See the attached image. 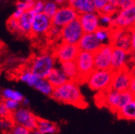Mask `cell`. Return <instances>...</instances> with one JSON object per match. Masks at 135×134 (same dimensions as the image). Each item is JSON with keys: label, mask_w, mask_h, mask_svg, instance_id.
<instances>
[{"label": "cell", "mask_w": 135, "mask_h": 134, "mask_svg": "<svg viewBox=\"0 0 135 134\" xmlns=\"http://www.w3.org/2000/svg\"><path fill=\"white\" fill-rule=\"evenodd\" d=\"M51 97L58 102L71 105L78 108H86L87 103L81 92L79 83L69 80L64 84L54 88Z\"/></svg>", "instance_id": "cell-1"}, {"label": "cell", "mask_w": 135, "mask_h": 134, "mask_svg": "<svg viewBox=\"0 0 135 134\" xmlns=\"http://www.w3.org/2000/svg\"><path fill=\"white\" fill-rule=\"evenodd\" d=\"M133 99L129 90L118 91L110 87L103 91H98L96 96V103L99 107H107L112 113H116L123 106Z\"/></svg>", "instance_id": "cell-2"}, {"label": "cell", "mask_w": 135, "mask_h": 134, "mask_svg": "<svg viewBox=\"0 0 135 134\" xmlns=\"http://www.w3.org/2000/svg\"><path fill=\"white\" fill-rule=\"evenodd\" d=\"M56 62L57 60L54 53H41L32 58L29 68L39 78H46L51 70L56 67Z\"/></svg>", "instance_id": "cell-3"}, {"label": "cell", "mask_w": 135, "mask_h": 134, "mask_svg": "<svg viewBox=\"0 0 135 134\" xmlns=\"http://www.w3.org/2000/svg\"><path fill=\"white\" fill-rule=\"evenodd\" d=\"M114 72L111 69H95L87 77L86 83L94 91H103L110 87Z\"/></svg>", "instance_id": "cell-4"}, {"label": "cell", "mask_w": 135, "mask_h": 134, "mask_svg": "<svg viewBox=\"0 0 135 134\" xmlns=\"http://www.w3.org/2000/svg\"><path fill=\"white\" fill-rule=\"evenodd\" d=\"M78 71V83H86L87 77L95 70L93 53L80 50L75 58Z\"/></svg>", "instance_id": "cell-5"}, {"label": "cell", "mask_w": 135, "mask_h": 134, "mask_svg": "<svg viewBox=\"0 0 135 134\" xmlns=\"http://www.w3.org/2000/svg\"><path fill=\"white\" fill-rule=\"evenodd\" d=\"M12 122L14 124H19L26 127L31 132H33L36 129L38 118L34 113L26 107L20 106L17 110L13 111L11 113V117Z\"/></svg>", "instance_id": "cell-6"}, {"label": "cell", "mask_w": 135, "mask_h": 134, "mask_svg": "<svg viewBox=\"0 0 135 134\" xmlns=\"http://www.w3.org/2000/svg\"><path fill=\"white\" fill-rule=\"evenodd\" d=\"M135 26V3L127 7L124 8H121L117 12V15L113 16L111 26H119L124 29H129ZM109 27V28H110Z\"/></svg>", "instance_id": "cell-7"}, {"label": "cell", "mask_w": 135, "mask_h": 134, "mask_svg": "<svg viewBox=\"0 0 135 134\" xmlns=\"http://www.w3.org/2000/svg\"><path fill=\"white\" fill-rule=\"evenodd\" d=\"M84 32L78 19H76L61 28V35L59 39L63 42L78 44Z\"/></svg>", "instance_id": "cell-8"}, {"label": "cell", "mask_w": 135, "mask_h": 134, "mask_svg": "<svg viewBox=\"0 0 135 134\" xmlns=\"http://www.w3.org/2000/svg\"><path fill=\"white\" fill-rule=\"evenodd\" d=\"M113 48L110 43L102 44L93 53L95 69H110Z\"/></svg>", "instance_id": "cell-9"}, {"label": "cell", "mask_w": 135, "mask_h": 134, "mask_svg": "<svg viewBox=\"0 0 135 134\" xmlns=\"http://www.w3.org/2000/svg\"><path fill=\"white\" fill-rule=\"evenodd\" d=\"M78 12L71 6L66 3L59 7L55 14L51 18L52 25L58 26L62 28L65 25L78 19Z\"/></svg>", "instance_id": "cell-10"}, {"label": "cell", "mask_w": 135, "mask_h": 134, "mask_svg": "<svg viewBox=\"0 0 135 134\" xmlns=\"http://www.w3.org/2000/svg\"><path fill=\"white\" fill-rule=\"evenodd\" d=\"M79 51L80 49L78 44L61 41L54 51V55H55L57 62L63 63L75 60Z\"/></svg>", "instance_id": "cell-11"}, {"label": "cell", "mask_w": 135, "mask_h": 134, "mask_svg": "<svg viewBox=\"0 0 135 134\" xmlns=\"http://www.w3.org/2000/svg\"><path fill=\"white\" fill-rule=\"evenodd\" d=\"M131 77L132 76L129 72V68L126 65L121 69L114 72L110 88L118 91L129 90Z\"/></svg>", "instance_id": "cell-12"}, {"label": "cell", "mask_w": 135, "mask_h": 134, "mask_svg": "<svg viewBox=\"0 0 135 134\" xmlns=\"http://www.w3.org/2000/svg\"><path fill=\"white\" fill-rule=\"evenodd\" d=\"M51 26L52 21L50 17L46 16L44 12L36 13L33 17L31 35L36 37L46 36Z\"/></svg>", "instance_id": "cell-13"}, {"label": "cell", "mask_w": 135, "mask_h": 134, "mask_svg": "<svg viewBox=\"0 0 135 134\" xmlns=\"http://www.w3.org/2000/svg\"><path fill=\"white\" fill-rule=\"evenodd\" d=\"M78 19L84 33H94L100 26L97 12L81 13Z\"/></svg>", "instance_id": "cell-14"}, {"label": "cell", "mask_w": 135, "mask_h": 134, "mask_svg": "<svg viewBox=\"0 0 135 134\" xmlns=\"http://www.w3.org/2000/svg\"><path fill=\"white\" fill-rule=\"evenodd\" d=\"M101 44L94 33H84L78 43L80 50L91 53L95 52Z\"/></svg>", "instance_id": "cell-15"}, {"label": "cell", "mask_w": 135, "mask_h": 134, "mask_svg": "<svg viewBox=\"0 0 135 134\" xmlns=\"http://www.w3.org/2000/svg\"><path fill=\"white\" fill-rule=\"evenodd\" d=\"M129 54V53H127L123 49L114 46L112 51V56H111L110 69L113 72H115L125 67L127 65Z\"/></svg>", "instance_id": "cell-16"}, {"label": "cell", "mask_w": 135, "mask_h": 134, "mask_svg": "<svg viewBox=\"0 0 135 134\" xmlns=\"http://www.w3.org/2000/svg\"><path fill=\"white\" fill-rule=\"evenodd\" d=\"M67 4L75 9L78 14L97 12L93 0H67Z\"/></svg>", "instance_id": "cell-17"}, {"label": "cell", "mask_w": 135, "mask_h": 134, "mask_svg": "<svg viewBox=\"0 0 135 134\" xmlns=\"http://www.w3.org/2000/svg\"><path fill=\"white\" fill-rule=\"evenodd\" d=\"M34 16H35V13L31 9L23 12L22 15L17 19L20 29H21V35H24V36L31 35V25H32Z\"/></svg>", "instance_id": "cell-18"}, {"label": "cell", "mask_w": 135, "mask_h": 134, "mask_svg": "<svg viewBox=\"0 0 135 134\" xmlns=\"http://www.w3.org/2000/svg\"><path fill=\"white\" fill-rule=\"evenodd\" d=\"M113 46L123 49L127 53H132V44H131V32L129 29H124L119 37L112 43Z\"/></svg>", "instance_id": "cell-19"}, {"label": "cell", "mask_w": 135, "mask_h": 134, "mask_svg": "<svg viewBox=\"0 0 135 134\" xmlns=\"http://www.w3.org/2000/svg\"><path fill=\"white\" fill-rule=\"evenodd\" d=\"M58 132L59 128L55 123L44 118H38L36 129L31 132L36 134H55Z\"/></svg>", "instance_id": "cell-20"}, {"label": "cell", "mask_w": 135, "mask_h": 134, "mask_svg": "<svg viewBox=\"0 0 135 134\" xmlns=\"http://www.w3.org/2000/svg\"><path fill=\"white\" fill-rule=\"evenodd\" d=\"M59 68L63 71L65 76L70 81H76L78 80V71L75 60L72 61H66L59 63Z\"/></svg>", "instance_id": "cell-21"}, {"label": "cell", "mask_w": 135, "mask_h": 134, "mask_svg": "<svg viewBox=\"0 0 135 134\" xmlns=\"http://www.w3.org/2000/svg\"><path fill=\"white\" fill-rule=\"evenodd\" d=\"M46 78L53 86L54 88L58 87V86L64 84L65 82L69 81V79L65 76L63 71L60 69V68H56V67H55L51 70L50 74Z\"/></svg>", "instance_id": "cell-22"}, {"label": "cell", "mask_w": 135, "mask_h": 134, "mask_svg": "<svg viewBox=\"0 0 135 134\" xmlns=\"http://www.w3.org/2000/svg\"><path fill=\"white\" fill-rule=\"evenodd\" d=\"M116 115L119 119L135 120V100L133 99L127 103L116 113Z\"/></svg>", "instance_id": "cell-23"}, {"label": "cell", "mask_w": 135, "mask_h": 134, "mask_svg": "<svg viewBox=\"0 0 135 134\" xmlns=\"http://www.w3.org/2000/svg\"><path fill=\"white\" fill-rule=\"evenodd\" d=\"M34 88L38 91L40 93L46 96H51L54 91L53 86L47 80V78H39L36 83L34 86Z\"/></svg>", "instance_id": "cell-24"}, {"label": "cell", "mask_w": 135, "mask_h": 134, "mask_svg": "<svg viewBox=\"0 0 135 134\" xmlns=\"http://www.w3.org/2000/svg\"><path fill=\"white\" fill-rule=\"evenodd\" d=\"M39 77L29 68L24 69L19 74V81L31 86V87H34Z\"/></svg>", "instance_id": "cell-25"}, {"label": "cell", "mask_w": 135, "mask_h": 134, "mask_svg": "<svg viewBox=\"0 0 135 134\" xmlns=\"http://www.w3.org/2000/svg\"><path fill=\"white\" fill-rule=\"evenodd\" d=\"M2 96L4 100H7V99L13 100L20 103H22V100L24 98L23 94L21 91H17L15 89H11V88L4 89L2 92Z\"/></svg>", "instance_id": "cell-26"}, {"label": "cell", "mask_w": 135, "mask_h": 134, "mask_svg": "<svg viewBox=\"0 0 135 134\" xmlns=\"http://www.w3.org/2000/svg\"><path fill=\"white\" fill-rule=\"evenodd\" d=\"M94 34L101 44L110 43V28L105 27V26H100L94 32Z\"/></svg>", "instance_id": "cell-27"}, {"label": "cell", "mask_w": 135, "mask_h": 134, "mask_svg": "<svg viewBox=\"0 0 135 134\" xmlns=\"http://www.w3.org/2000/svg\"><path fill=\"white\" fill-rule=\"evenodd\" d=\"M59 7V6L58 4L54 3L53 1H50V0H45L43 12L46 16H48L49 17L52 18L53 16L55 15V12H57Z\"/></svg>", "instance_id": "cell-28"}, {"label": "cell", "mask_w": 135, "mask_h": 134, "mask_svg": "<svg viewBox=\"0 0 135 134\" xmlns=\"http://www.w3.org/2000/svg\"><path fill=\"white\" fill-rule=\"evenodd\" d=\"M119 11V8L116 5H114L110 3H106L100 12L99 13H103V14L110 15V16H114L117 14V12Z\"/></svg>", "instance_id": "cell-29"}, {"label": "cell", "mask_w": 135, "mask_h": 134, "mask_svg": "<svg viewBox=\"0 0 135 134\" xmlns=\"http://www.w3.org/2000/svg\"><path fill=\"white\" fill-rule=\"evenodd\" d=\"M60 35H61V27L58 26L52 25L50 28L47 32L46 36H48L52 41H56V39H60Z\"/></svg>", "instance_id": "cell-30"}, {"label": "cell", "mask_w": 135, "mask_h": 134, "mask_svg": "<svg viewBox=\"0 0 135 134\" xmlns=\"http://www.w3.org/2000/svg\"><path fill=\"white\" fill-rule=\"evenodd\" d=\"M7 26H8V29L11 32L15 33V34H20V35H21V29H20L17 19L13 18V17H11L8 20V22H7Z\"/></svg>", "instance_id": "cell-31"}, {"label": "cell", "mask_w": 135, "mask_h": 134, "mask_svg": "<svg viewBox=\"0 0 135 134\" xmlns=\"http://www.w3.org/2000/svg\"><path fill=\"white\" fill-rule=\"evenodd\" d=\"M14 123L11 118H0V131L1 132H10Z\"/></svg>", "instance_id": "cell-32"}, {"label": "cell", "mask_w": 135, "mask_h": 134, "mask_svg": "<svg viewBox=\"0 0 135 134\" xmlns=\"http://www.w3.org/2000/svg\"><path fill=\"white\" fill-rule=\"evenodd\" d=\"M112 18H113V16L103 14V13H99V21H100V26H105V27L109 28L111 24Z\"/></svg>", "instance_id": "cell-33"}, {"label": "cell", "mask_w": 135, "mask_h": 134, "mask_svg": "<svg viewBox=\"0 0 135 134\" xmlns=\"http://www.w3.org/2000/svg\"><path fill=\"white\" fill-rule=\"evenodd\" d=\"M10 132L12 134H30L31 132L26 127L19 124H13Z\"/></svg>", "instance_id": "cell-34"}, {"label": "cell", "mask_w": 135, "mask_h": 134, "mask_svg": "<svg viewBox=\"0 0 135 134\" xmlns=\"http://www.w3.org/2000/svg\"><path fill=\"white\" fill-rule=\"evenodd\" d=\"M4 104L6 105V107L8 108V110L12 113L13 111H15L16 110H17L20 106H21V103L16 101V100H9V99H7L4 100Z\"/></svg>", "instance_id": "cell-35"}, {"label": "cell", "mask_w": 135, "mask_h": 134, "mask_svg": "<svg viewBox=\"0 0 135 134\" xmlns=\"http://www.w3.org/2000/svg\"><path fill=\"white\" fill-rule=\"evenodd\" d=\"M45 2V0H35V1H34L31 10L34 12L35 14H36V13L43 12Z\"/></svg>", "instance_id": "cell-36"}, {"label": "cell", "mask_w": 135, "mask_h": 134, "mask_svg": "<svg viewBox=\"0 0 135 134\" xmlns=\"http://www.w3.org/2000/svg\"><path fill=\"white\" fill-rule=\"evenodd\" d=\"M33 3L34 2H27L26 0H20L16 4V8H19L23 12L31 10L33 6Z\"/></svg>", "instance_id": "cell-37"}, {"label": "cell", "mask_w": 135, "mask_h": 134, "mask_svg": "<svg viewBox=\"0 0 135 134\" xmlns=\"http://www.w3.org/2000/svg\"><path fill=\"white\" fill-rule=\"evenodd\" d=\"M11 112L6 107L3 101H0V118H10Z\"/></svg>", "instance_id": "cell-38"}, {"label": "cell", "mask_w": 135, "mask_h": 134, "mask_svg": "<svg viewBox=\"0 0 135 134\" xmlns=\"http://www.w3.org/2000/svg\"><path fill=\"white\" fill-rule=\"evenodd\" d=\"M93 2H94V5H95L96 10L98 12L106 3L110 2V0H93Z\"/></svg>", "instance_id": "cell-39"}, {"label": "cell", "mask_w": 135, "mask_h": 134, "mask_svg": "<svg viewBox=\"0 0 135 134\" xmlns=\"http://www.w3.org/2000/svg\"><path fill=\"white\" fill-rule=\"evenodd\" d=\"M135 65V51H133L129 54V58L127 61V66L130 68L132 66Z\"/></svg>", "instance_id": "cell-40"}, {"label": "cell", "mask_w": 135, "mask_h": 134, "mask_svg": "<svg viewBox=\"0 0 135 134\" xmlns=\"http://www.w3.org/2000/svg\"><path fill=\"white\" fill-rule=\"evenodd\" d=\"M131 32V44H132V49L135 51V26L129 29Z\"/></svg>", "instance_id": "cell-41"}, {"label": "cell", "mask_w": 135, "mask_h": 134, "mask_svg": "<svg viewBox=\"0 0 135 134\" xmlns=\"http://www.w3.org/2000/svg\"><path fill=\"white\" fill-rule=\"evenodd\" d=\"M129 90L130 92L135 96V77H132L130 79V82H129Z\"/></svg>", "instance_id": "cell-42"}, {"label": "cell", "mask_w": 135, "mask_h": 134, "mask_svg": "<svg viewBox=\"0 0 135 134\" xmlns=\"http://www.w3.org/2000/svg\"><path fill=\"white\" fill-rule=\"evenodd\" d=\"M22 13H23V11L21 10V9H19V8H16V10L13 12L12 13V17L13 18H16V19H18L20 17H21L22 15Z\"/></svg>", "instance_id": "cell-43"}, {"label": "cell", "mask_w": 135, "mask_h": 134, "mask_svg": "<svg viewBox=\"0 0 135 134\" xmlns=\"http://www.w3.org/2000/svg\"><path fill=\"white\" fill-rule=\"evenodd\" d=\"M50 1H53L54 3L58 4L59 6H62V5H64L67 3V0H50Z\"/></svg>", "instance_id": "cell-44"}, {"label": "cell", "mask_w": 135, "mask_h": 134, "mask_svg": "<svg viewBox=\"0 0 135 134\" xmlns=\"http://www.w3.org/2000/svg\"><path fill=\"white\" fill-rule=\"evenodd\" d=\"M29 103H30V100L28 99H26V98L24 97L23 100H22V104L23 105V106H27L29 105Z\"/></svg>", "instance_id": "cell-45"}, {"label": "cell", "mask_w": 135, "mask_h": 134, "mask_svg": "<svg viewBox=\"0 0 135 134\" xmlns=\"http://www.w3.org/2000/svg\"><path fill=\"white\" fill-rule=\"evenodd\" d=\"M129 72H130V74H131V76L135 77V65L132 66L131 68H129Z\"/></svg>", "instance_id": "cell-46"}, {"label": "cell", "mask_w": 135, "mask_h": 134, "mask_svg": "<svg viewBox=\"0 0 135 134\" xmlns=\"http://www.w3.org/2000/svg\"><path fill=\"white\" fill-rule=\"evenodd\" d=\"M2 48H3V43L0 41V50L2 49Z\"/></svg>", "instance_id": "cell-47"}, {"label": "cell", "mask_w": 135, "mask_h": 134, "mask_svg": "<svg viewBox=\"0 0 135 134\" xmlns=\"http://www.w3.org/2000/svg\"><path fill=\"white\" fill-rule=\"evenodd\" d=\"M26 1H27V2H34L35 0H26Z\"/></svg>", "instance_id": "cell-48"}, {"label": "cell", "mask_w": 135, "mask_h": 134, "mask_svg": "<svg viewBox=\"0 0 135 134\" xmlns=\"http://www.w3.org/2000/svg\"><path fill=\"white\" fill-rule=\"evenodd\" d=\"M1 74H2V68H0V75H1Z\"/></svg>", "instance_id": "cell-49"}, {"label": "cell", "mask_w": 135, "mask_h": 134, "mask_svg": "<svg viewBox=\"0 0 135 134\" xmlns=\"http://www.w3.org/2000/svg\"><path fill=\"white\" fill-rule=\"evenodd\" d=\"M133 100H135V96H133Z\"/></svg>", "instance_id": "cell-50"}]
</instances>
